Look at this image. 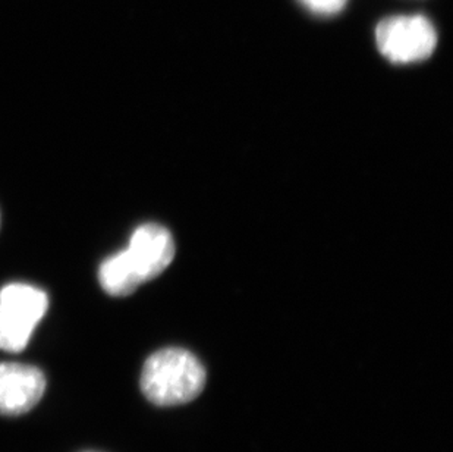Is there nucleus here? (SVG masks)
Returning a JSON list of instances; mask_svg holds the SVG:
<instances>
[{
	"label": "nucleus",
	"mask_w": 453,
	"mask_h": 452,
	"mask_svg": "<svg viewBox=\"0 0 453 452\" xmlns=\"http://www.w3.org/2000/svg\"><path fill=\"white\" fill-rule=\"evenodd\" d=\"M173 259L175 241L171 232L157 223H144L134 230L128 247L100 265V286L113 297L133 294L138 286L160 277Z\"/></svg>",
	"instance_id": "f257e3e1"
},
{
	"label": "nucleus",
	"mask_w": 453,
	"mask_h": 452,
	"mask_svg": "<svg viewBox=\"0 0 453 452\" xmlns=\"http://www.w3.org/2000/svg\"><path fill=\"white\" fill-rule=\"evenodd\" d=\"M140 384L147 400L156 406H180L202 394L205 370L189 351L165 348L147 359Z\"/></svg>",
	"instance_id": "f03ea898"
},
{
	"label": "nucleus",
	"mask_w": 453,
	"mask_h": 452,
	"mask_svg": "<svg viewBox=\"0 0 453 452\" xmlns=\"http://www.w3.org/2000/svg\"><path fill=\"white\" fill-rule=\"evenodd\" d=\"M43 290L27 284H9L0 290V350L21 353L48 312Z\"/></svg>",
	"instance_id": "7ed1b4c3"
},
{
	"label": "nucleus",
	"mask_w": 453,
	"mask_h": 452,
	"mask_svg": "<svg viewBox=\"0 0 453 452\" xmlns=\"http://www.w3.org/2000/svg\"><path fill=\"white\" fill-rule=\"evenodd\" d=\"M376 43L381 55L394 64L421 62L433 55L437 33L424 15L385 18L376 28Z\"/></svg>",
	"instance_id": "20e7f679"
},
{
	"label": "nucleus",
	"mask_w": 453,
	"mask_h": 452,
	"mask_svg": "<svg viewBox=\"0 0 453 452\" xmlns=\"http://www.w3.org/2000/svg\"><path fill=\"white\" fill-rule=\"evenodd\" d=\"M46 391L43 371L19 362H0V414L19 416L39 404Z\"/></svg>",
	"instance_id": "39448f33"
},
{
	"label": "nucleus",
	"mask_w": 453,
	"mask_h": 452,
	"mask_svg": "<svg viewBox=\"0 0 453 452\" xmlns=\"http://www.w3.org/2000/svg\"><path fill=\"white\" fill-rule=\"evenodd\" d=\"M301 4L319 15H334L343 11L348 0H300Z\"/></svg>",
	"instance_id": "423d86ee"
},
{
	"label": "nucleus",
	"mask_w": 453,
	"mask_h": 452,
	"mask_svg": "<svg viewBox=\"0 0 453 452\" xmlns=\"http://www.w3.org/2000/svg\"><path fill=\"white\" fill-rule=\"evenodd\" d=\"M0 223H2V216H0Z\"/></svg>",
	"instance_id": "0eeeda50"
}]
</instances>
